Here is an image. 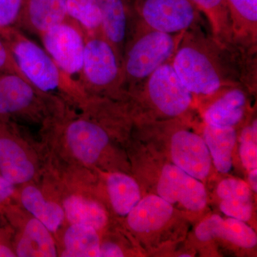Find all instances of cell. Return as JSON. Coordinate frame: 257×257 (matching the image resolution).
I'll use <instances>...</instances> for the list:
<instances>
[{
  "label": "cell",
  "mask_w": 257,
  "mask_h": 257,
  "mask_svg": "<svg viewBox=\"0 0 257 257\" xmlns=\"http://www.w3.org/2000/svg\"><path fill=\"white\" fill-rule=\"evenodd\" d=\"M16 185L0 175V206L8 202L16 192Z\"/></svg>",
  "instance_id": "31"
},
{
  "label": "cell",
  "mask_w": 257,
  "mask_h": 257,
  "mask_svg": "<svg viewBox=\"0 0 257 257\" xmlns=\"http://www.w3.org/2000/svg\"><path fill=\"white\" fill-rule=\"evenodd\" d=\"M40 37L43 48L61 70L82 89L86 35L82 28L73 20L67 18L48 29Z\"/></svg>",
  "instance_id": "8"
},
{
  "label": "cell",
  "mask_w": 257,
  "mask_h": 257,
  "mask_svg": "<svg viewBox=\"0 0 257 257\" xmlns=\"http://www.w3.org/2000/svg\"><path fill=\"white\" fill-rule=\"evenodd\" d=\"M67 17L77 24L85 35L101 32V14L98 0H67Z\"/></svg>",
  "instance_id": "25"
},
{
  "label": "cell",
  "mask_w": 257,
  "mask_h": 257,
  "mask_svg": "<svg viewBox=\"0 0 257 257\" xmlns=\"http://www.w3.org/2000/svg\"><path fill=\"white\" fill-rule=\"evenodd\" d=\"M216 193L219 199L224 202L234 204L251 202L249 186L240 179H224L218 185Z\"/></svg>",
  "instance_id": "27"
},
{
  "label": "cell",
  "mask_w": 257,
  "mask_h": 257,
  "mask_svg": "<svg viewBox=\"0 0 257 257\" xmlns=\"http://www.w3.org/2000/svg\"><path fill=\"white\" fill-rule=\"evenodd\" d=\"M20 202L30 216L40 221L52 234L58 232L65 221L61 203L47 197L41 189L32 184H24L20 191Z\"/></svg>",
  "instance_id": "17"
},
{
  "label": "cell",
  "mask_w": 257,
  "mask_h": 257,
  "mask_svg": "<svg viewBox=\"0 0 257 257\" xmlns=\"http://www.w3.org/2000/svg\"><path fill=\"white\" fill-rule=\"evenodd\" d=\"M239 155L244 168H257V122L255 118L250 125L243 128L240 136Z\"/></svg>",
  "instance_id": "26"
},
{
  "label": "cell",
  "mask_w": 257,
  "mask_h": 257,
  "mask_svg": "<svg viewBox=\"0 0 257 257\" xmlns=\"http://www.w3.org/2000/svg\"><path fill=\"white\" fill-rule=\"evenodd\" d=\"M15 248L8 246L7 243H0V257H16Z\"/></svg>",
  "instance_id": "33"
},
{
  "label": "cell",
  "mask_w": 257,
  "mask_h": 257,
  "mask_svg": "<svg viewBox=\"0 0 257 257\" xmlns=\"http://www.w3.org/2000/svg\"><path fill=\"white\" fill-rule=\"evenodd\" d=\"M235 45L256 55L257 0H226Z\"/></svg>",
  "instance_id": "16"
},
{
  "label": "cell",
  "mask_w": 257,
  "mask_h": 257,
  "mask_svg": "<svg viewBox=\"0 0 257 257\" xmlns=\"http://www.w3.org/2000/svg\"><path fill=\"white\" fill-rule=\"evenodd\" d=\"M170 145L174 165L199 180L207 178L211 170V158L202 137L179 128L172 134Z\"/></svg>",
  "instance_id": "11"
},
{
  "label": "cell",
  "mask_w": 257,
  "mask_h": 257,
  "mask_svg": "<svg viewBox=\"0 0 257 257\" xmlns=\"http://www.w3.org/2000/svg\"><path fill=\"white\" fill-rule=\"evenodd\" d=\"M19 69L27 80L45 94L58 98L70 107L82 109L89 99L77 83L69 78L43 47L14 28L0 32Z\"/></svg>",
  "instance_id": "2"
},
{
  "label": "cell",
  "mask_w": 257,
  "mask_h": 257,
  "mask_svg": "<svg viewBox=\"0 0 257 257\" xmlns=\"http://www.w3.org/2000/svg\"><path fill=\"white\" fill-rule=\"evenodd\" d=\"M122 249L116 243L106 241L101 242L99 248V257H121L124 256Z\"/></svg>",
  "instance_id": "32"
},
{
  "label": "cell",
  "mask_w": 257,
  "mask_h": 257,
  "mask_svg": "<svg viewBox=\"0 0 257 257\" xmlns=\"http://www.w3.org/2000/svg\"><path fill=\"white\" fill-rule=\"evenodd\" d=\"M202 138L216 170L224 174L230 172L232 167V152L237 138L234 127L205 124Z\"/></svg>",
  "instance_id": "21"
},
{
  "label": "cell",
  "mask_w": 257,
  "mask_h": 257,
  "mask_svg": "<svg viewBox=\"0 0 257 257\" xmlns=\"http://www.w3.org/2000/svg\"><path fill=\"white\" fill-rule=\"evenodd\" d=\"M61 204L69 224L92 226L99 231L107 224V213L104 207L83 192L67 193Z\"/></svg>",
  "instance_id": "20"
},
{
  "label": "cell",
  "mask_w": 257,
  "mask_h": 257,
  "mask_svg": "<svg viewBox=\"0 0 257 257\" xmlns=\"http://www.w3.org/2000/svg\"><path fill=\"white\" fill-rule=\"evenodd\" d=\"M172 67L193 96L208 97L224 88H256V55L218 42L203 26L184 32Z\"/></svg>",
  "instance_id": "1"
},
{
  "label": "cell",
  "mask_w": 257,
  "mask_h": 257,
  "mask_svg": "<svg viewBox=\"0 0 257 257\" xmlns=\"http://www.w3.org/2000/svg\"><path fill=\"white\" fill-rule=\"evenodd\" d=\"M101 241L99 231L81 224H69L62 236L60 254L64 257H99Z\"/></svg>",
  "instance_id": "22"
},
{
  "label": "cell",
  "mask_w": 257,
  "mask_h": 257,
  "mask_svg": "<svg viewBox=\"0 0 257 257\" xmlns=\"http://www.w3.org/2000/svg\"><path fill=\"white\" fill-rule=\"evenodd\" d=\"M249 91L243 84H239L208 96L213 100L203 114L205 124L221 127L237 126L244 118Z\"/></svg>",
  "instance_id": "12"
},
{
  "label": "cell",
  "mask_w": 257,
  "mask_h": 257,
  "mask_svg": "<svg viewBox=\"0 0 257 257\" xmlns=\"http://www.w3.org/2000/svg\"><path fill=\"white\" fill-rule=\"evenodd\" d=\"M82 87L89 97L126 100L123 89L121 60L101 32L86 35Z\"/></svg>",
  "instance_id": "5"
},
{
  "label": "cell",
  "mask_w": 257,
  "mask_h": 257,
  "mask_svg": "<svg viewBox=\"0 0 257 257\" xmlns=\"http://www.w3.org/2000/svg\"><path fill=\"white\" fill-rule=\"evenodd\" d=\"M207 19L211 34L218 42L234 47L231 18L226 0H190Z\"/></svg>",
  "instance_id": "24"
},
{
  "label": "cell",
  "mask_w": 257,
  "mask_h": 257,
  "mask_svg": "<svg viewBox=\"0 0 257 257\" xmlns=\"http://www.w3.org/2000/svg\"><path fill=\"white\" fill-rule=\"evenodd\" d=\"M101 14V33L114 47L122 62L132 15L127 0H98Z\"/></svg>",
  "instance_id": "14"
},
{
  "label": "cell",
  "mask_w": 257,
  "mask_h": 257,
  "mask_svg": "<svg viewBox=\"0 0 257 257\" xmlns=\"http://www.w3.org/2000/svg\"><path fill=\"white\" fill-rule=\"evenodd\" d=\"M24 0H0V32L18 28Z\"/></svg>",
  "instance_id": "28"
},
{
  "label": "cell",
  "mask_w": 257,
  "mask_h": 257,
  "mask_svg": "<svg viewBox=\"0 0 257 257\" xmlns=\"http://www.w3.org/2000/svg\"><path fill=\"white\" fill-rule=\"evenodd\" d=\"M106 185L111 207L119 216H127L141 199L138 182L126 174L118 172L109 174Z\"/></svg>",
  "instance_id": "23"
},
{
  "label": "cell",
  "mask_w": 257,
  "mask_h": 257,
  "mask_svg": "<svg viewBox=\"0 0 257 257\" xmlns=\"http://www.w3.org/2000/svg\"><path fill=\"white\" fill-rule=\"evenodd\" d=\"M10 121L0 120V175L15 185H24L37 175L36 160Z\"/></svg>",
  "instance_id": "9"
},
{
  "label": "cell",
  "mask_w": 257,
  "mask_h": 257,
  "mask_svg": "<svg viewBox=\"0 0 257 257\" xmlns=\"http://www.w3.org/2000/svg\"><path fill=\"white\" fill-rule=\"evenodd\" d=\"M19 257H55L59 256L53 234L40 221L30 216L22 226L15 243Z\"/></svg>",
  "instance_id": "19"
},
{
  "label": "cell",
  "mask_w": 257,
  "mask_h": 257,
  "mask_svg": "<svg viewBox=\"0 0 257 257\" xmlns=\"http://www.w3.org/2000/svg\"><path fill=\"white\" fill-rule=\"evenodd\" d=\"M132 18L148 28L177 34L203 26L202 14L190 0H133Z\"/></svg>",
  "instance_id": "7"
},
{
  "label": "cell",
  "mask_w": 257,
  "mask_h": 257,
  "mask_svg": "<svg viewBox=\"0 0 257 257\" xmlns=\"http://www.w3.org/2000/svg\"><path fill=\"white\" fill-rule=\"evenodd\" d=\"M171 60L128 93L127 99L147 104L155 114L162 117L175 119L188 111L194 96L179 78Z\"/></svg>",
  "instance_id": "6"
},
{
  "label": "cell",
  "mask_w": 257,
  "mask_h": 257,
  "mask_svg": "<svg viewBox=\"0 0 257 257\" xmlns=\"http://www.w3.org/2000/svg\"><path fill=\"white\" fill-rule=\"evenodd\" d=\"M69 110L63 101L21 76L0 72V120L21 119L46 126Z\"/></svg>",
  "instance_id": "4"
},
{
  "label": "cell",
  "mask_w": 257,
  "mask_h": 257,
  "mask_svg": "<svg viewBox=\"0 0 257 257\" xmlns=\"http://www.w3.org/2000/svg\"><path fill=\"white\" fill-rule=\"evenodd\" d=\"M180 256H191V255H180Z\"/></svg>",
  "instance_id": "35"
},
{
  "label": "cell",
  "mask_w": 257,
  "mask_h": 257,
  "mask_svg": "<svg viewBox=\"0 0 257 257\" xmlns=\"http://www.w3.org/2000/svg\"><path fill=\"white\" fill-rule=\"evenodd\" d=\"M67 18V0H24L18 28L40 37Z\"/></svg>",
  "instance_id": "15"
},
{
  "label": "cell",
  "mask_w": 257,
  "mask_h": 257,
  "mask_svg": "<svg viewBox=\"0 0 257 257\" xmlns=\"http://www.w3.org/2000/svg\"><path fill=\"white\" fill-rule=\"evenodd\" d=\"M157 189L158 195L167 202L181 204L189 211H202L207 205L204 184L175 165L163 167Z\"/></svg>",
  "instance_id": "10"
},
{
  "label": "cell",
  "mask_w": 257,
  "mask_h": 257,
  "mask_svg": "<svg viewBox=\"0 0 257 257\" xmlns=\"http://www.w3.org/2000/svg\"><path fill=\"white\" fill-rule=\"evenodd\" d=\"M184 32L157 31L132 18L121 62L123 89L126 95L172 60Z\"/></svg>",
  "instance_id": "3"
},
{
  "label": "cell",
  "mask_w": 257,
  "mask_h": 257,
  "mask_svg": "<svg viewBox=\"0 0 257 257\" xmlns=\"http://www.w3.org/2000/svg\"><path fill=\"white\" fill-rule=\"evenodd\" d=\"M248 183H249V187L252 189L253 192H256L257 191V170L249 171V175H248Z\"/></svg>",
  "instance_id": "34"
},
{
  "label": "cell",
  "mask_w": 257,
  "mask_h": 257,
  "mask_svg": "<svg viewBox=\"0 0 257 257\" xmlns=\"http://www.w3.org/2000/svg\"><path fill=\"white\" fill-rule=\"evenodd\" d=\"M219 207L225 215L238 220L248 221L252 214L251 202L233 204L221 201Z\"/></svg>",
  "instance_id": "29"
},
{
  "label": "cell",
  "mask_w": 257,
  "mask_h": 257,
  "mask_svg": "<svg viewBox=\"0 0 257 257\" xmlns=\"http://www.w3.org/2000/svg\"><path fill=\"white\" fill-rule=\"evenodd\" d=\"M195 234L203 242L219 238L245 248H253L257 243L256 232L245 221L231 217L224 219L218 214L203 220L198 225Z\"/></svg>",
  "instance_id": "13"
},
{
  "label": "cell",
  "mask_w": 257,
  "mask_h": 257,
  "mask_svg": "<svg viewBox=\"0 0 257 257\" xmlns=\"http://www.w3.org/2000/svg\"><path fill=\"white\" fill-rule=\"evenodd\" d=\"M0 72L18 74L25 78L19 69L11 51L4 39L1 36H0Z\"/></svg>",
  "instance_id": "30"
},
{
  "label": "cell",
  "mask_w": 257,
  "mask_h": 257,
  "mask_svg": "<svg viewBox=\"0 0 257 257\" xmlns=\"http://www.w3.org/2000/svg\"><path fill=\"white\" fill-rule=\"evenodd\" d=\"M173 212L172 204L160 196L152 194L140 199L128 213L127 224L136 232L157 231L170 221Z\"/></svg>",
  "instance_id": "18"
}]
</instances>
